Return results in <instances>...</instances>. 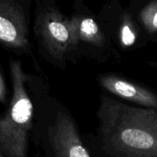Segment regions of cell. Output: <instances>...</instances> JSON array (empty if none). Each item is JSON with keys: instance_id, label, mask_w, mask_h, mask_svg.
<instances>
[{"instance_id": "obj_7", "label": "cell", "mask_w": 157, "mask_h": 157, "mask_svg": "<svg viewBox=\"0 0 157 157\" xmlns=\"http://www.w3.org/2000/svg\"><path fill=\"white\" fill-rule=\"evenodd\" d=\"M99 82L106 91L145 108L157 110V92L113 75H102Z\"/></svg>"}, {"instance_id": "obj_8", "label": "cell", "mask_w": 157, "mask_h": 157, "mask_svg": "<svg viewBox=\"0 0 157 157\" xmlns=\"http://www.w3.org/2000/svg\"><path fill=\"white\" fill-rule=\"evenodd\" d=\"M140 31L132 15L124 12L119 21L115 31V41L123 49L132 48L138 43Z\"/></svg>"}, {"instance_id": "obj_10", "label": "cell", "mask_w": 157, "mask_h": 157, "mask_svg": "<svg viewBox=\"0 0 157 157\" xmlns=\"http://www.w3.org/2000/svg\"><path fill=\"white\" fill-rule=\"evenodd\" d=\"M6 101H7V87L2 74L0 71V103L5 105L6 104Z\"/></svg>"}, {"instance_id": "obj_5", "label": "cell", "mask_w": 157, "mask_h": 157, "mask_svg": "<svg viewBox=\"0 0 157 157\" xmlns=\"http://www.w3.org/2000/svg\"><path fill=\"white\" fill-rule=\"evenodd\" d=\"M47 131L49 157H90L75 122L68 111L58 110Z\"/></svg>"}, {"instance_id": "obj_9", "label": "cell", "mask_w": 157, "mask_h": 157, "mask_svg": "<svg viewBox=\"0 0 157 157\" xmlns=\"http://www.w3.org/2000/svg\"><path fill=\"white\" fill-rule=\"evenodd\" d=\"M139 25L149 37H157V0L148 2L137 15Z\"/></svg>"}, {"instance_id": "obj_3", "label": "cell", "mask_w": 157, "mask_h": 157, "mask_svg": "<svg viewBox=\"0 0 157 157\" xmlns=\"http://www.w3.org/2000/svg\"><path fill=\"white\" fill-rule=\"evenodd\" d=\"M33 29L40 52L54 64L60 67L73 55L69 17L53 2H37Z\"/></svg>"}, {"instance_id": "obj_2", "label": "cell", "mask_w": 157, "mask_h": 157, "mask_svg": "<svg viewBox=\"0 0 157 157\" xmlns=\"http://www.w3.org/2000/svg\"><path fill=\"white\" fill-rule=\"evenodd\" d=\"M12 94L9 107L0 117V150L6 157H28L33 104L26 89L29 77L18 60L9 61Z\"/></svg>"}, {"instance_id": "obj_12", "label": "cell", "mask_w": 157, "mask_h": 157, "mask_svg": "<svg viewBox=\"0 0 157 157\" xmlns=\"http://www.w3.org/2000/svg\"><path fill=\"white\" fill-rule=\"evenodd\" d=\"M0 157H6V156H5L4 154H3V153L2 152V150H0Z\"/></svg>"}, {"instance_id": "obj_11", "label": "cell", "mask_w": 157, "mask_h": 157, "mask_svg": "<svg viewBox=\"0 0 157 157\" xmlns=\"http://www.w3.org/2000/svg\"><path fill=\"white\" fill-rule=\"evenodd\" d=\"M147 63L149 65L151 66V67L157 69V59L152 60V61H149Z\"/></svg>"}, {"instance_id": "obj_4", "label": "cell", "mask_w": 157, "mask_h": 157, "mask_svg": "<svg viewBox=\"0 0 157 157\" xmlns=\"http://www.w3.org/2000/svg\"><path fill=\"white\" fill-rule=\"evenodd\" d=\"M28 6L23 1L0 0V44L32 56Z\"/></svg>"}, {"instance_id": "obj_1", "label": "cell", "mask_w": 157, "mask_h": 157, "mask_svg": "<svg viewBox=\"0 0 157 157\" xmlns=\"http://www.w3.org/2000/svg\"><path fill=\"white\" fill-rule=\"evenodd\" d=\"M102 149L112 157H157V110L135 107L106 95L97 112Z\"/></svg>"}, {"instance_id": "obj_6", "label": "cell", "mask_w": 157, "mask_h": 157, "mask_svg": "<svg viewBox=\"0 0 157 157\" xmlns=\"http://www.w3.org/2000/svg\"><path fill=\"white\" fill-rule=\"evenodd\" d=\"M73 55L80 47L85 49H110L109 38L95 18L88 12H75L69 17Z\"/></svg>"}]
</instances>
